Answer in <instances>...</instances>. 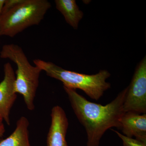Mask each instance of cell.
Listing matches in <instances>:
<instances>
[{"mask_svg": "<svg viewBox=\"0 0 146 146\" xmlns=\"http://www.w3.org/2000/svg\"><path fill=\"white\" fill-rule=\"evenodd\" d=\"M63 88L76 117L86 130L87 146H99L106 131L113 127L119 129L120 120L125 113L123 104L128 87L105 106L89 101L74 89Z\"/></svg>", "mask_w": 146, "mask_h": 146, "instance_id": "6da1fadb", "label": "cell"}, {"mask_svg": "<svg viewBox=\"0 0 146 146\" xmlns=\"http://www.w3.org/2000/svg\"><path fill=\"white\" fill-rule=\"evenodd\" d=\"M33 62L47 75L61 81L63 86L80 89L93 100H98L111 87L110 84L106 81L111 74L106 70H101L96 74L87 75L68 70L41 59H35Z\"/></svg>", "mask_w": 146, "mask_h": 146, "instance_id": "7a4b0ae2", "label": "cell"}, {"mask_svg": "<svg viewBox=\"0 0 146 146\" xmlns=\"http://www.w3.org/2000/svg\"><path fill=\"white\" fill-rule=\"evenodd\" d=\"M0 57L9 59L16 64L15 92L23 96L29 110H34L35 98L42 70L30 64L22 48L15 44L4 45L0 52Z\"/></svg>", "mask_w": 146, "mask_h": 146, "instance_id": "3957f363", "label": "cell"}, {"mask_svg": "<svg viewBox=\"0 0 146 146\" xmlns=\"http://www.w3.org/2000/svg\"><path fill=\"white\" fill-rule=\"evenodd\" d=\"M51 7L47 0H23L0 16V36L13 37L39 25Z\"/></svg>", "mask_w": 146, "mask_h": 146, "instance_id": "277c9868", "label": "cell"}, {"mask_svg": "<svg viewBox=\"0 0 146 146\" xmlns=\"http://www.w3.org/2000/svg\"><path fill=\"white\" fill-rule=\"evenodd\" d=\"M123 104L125 112L146 113V58H143L136 68Z\"/></svg>", "mask_w": 146, "mask_h": 146, "instance_id": "5b68a950", "label": "cell"}, {"mask_svg": "<svg viewBox=\"0 0 146 146\" xmlns=\"http://www.w3.org/2000/svg\"><path fill=\"white\" fill-rule=\"evenodd\" d=\"M3 71V79L0 82V114L9 125L11 110L17 98L15 91L16 74L9 62L4 65Z\"/></svg>", "mask_w": 146, "mask_h": 146, "instance_id": "8992f818", "label": "cell"}, {"mask_svg": "<svg viewBox=\"0 0 146 146\" xmlns=\"http://www.w3.org/2000/svg\"><path fill=\"white\" fill-rule=\"evenodd\" d=\"M51 122L47 137V146H68L66 134L69 122L62 107L55 106L51 113Z\"/></svg>", "mask_w": 146, "mask_h": 146, "instance_id": "52a82bcc", "label": "cell"}, {"mask_svg": "<svg viewBox=\"0 0 146 146\" xmlns=\"http://www.w3.org/2000/svg\"><path fill=\"white\" fill-rule=\"evenodd\" d=\"M119 130L123 135L146 143V114L126 112L120 120Z\"/></svg>", "mask_w": 146, "mask_h": 146, "instance_id": "ba28073f", "label": "cell"}, {"mask_svg": "<svg viewBox=\"0 0 146 146\" xmlns=\"http://www.w3.org/2000/svg\"><path fill=\"white\" fill-rule=\"evenodd\" d=\"M29 120L21 117L16 122V127L12 133L0 141V146H31L29 139Z\"/></svg>", "mask_w": 146, "mask_h": 146, "instance_id": "9c48e42d", "label": "cell"}, {"mask_svg": "<svg viewBox=\"0 0 146 146\" xmlns=\"http://www.w3.org/2000/svg\"><path fill=\"white\" fill-rule=\"evenodd\" d=\"M56 7L64 16L66 22L75 29L83 17L75 0H55Z\"/></svg>", "mask_w": 146, "mask_h": 146, "instance_id": "30bf717a", "label": "cell"}, {"mask_svg": "<svg viewBox=\"0 0 146 146\" xmlns=\"http://www.w3.org/2000/svg\"><path fill=\"white\" fill-rule=\"evenodd\" d=\"M112 130L117 133L118 136L121 139L123 146H146V143L139 141L137 139L127 137L114 129H112Z\"/></svg>", "mask_w": 146, "mask_h": 146, "instance_id": "8fae6325", "label": "cell"}, {"mask_svg": "<svg viewBox=\"0 0 146 146\" xmlns=\"http://www.w3.org/2000/svg\"><path fill=\"white\" fill-rule=\"evenodd\" d=\"M23 1V0H5L2 14L15 7Z\"/></svg>", "mask_w": 146, "mask_h": 146, "instance_id": "7c38bea8", "label": "cell"}, {"mask_svg": "<svg viewBox=\"0 0 146 146\" xmlns=\"http://www.w3.org/2000/svg\"><path fill=\"white\" fill-rule=\"evenodd\" d=\"M3 119L0 114V141L3 138L5 132V128L4 123Z\"/></svg>", "mask_w": 146, "mask_h": 146, "instance_id": "4fadbf2b", "label": "cell"}, {"mask_svg": "<svg viewBox=\"0 0 146 146\" xmlns=\"http://www.w3.org/2000/svg\"><path fill=\"white\" fill-rule=\"evenodd\" d=\"M5 0H0V16L2 13L3 7L4 5Z\"/></svg>", "mask_w": 146, "mask_h": 146, "instance_id": "5bb4252c", "label": "cell"}]
</instances>
